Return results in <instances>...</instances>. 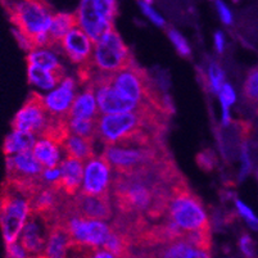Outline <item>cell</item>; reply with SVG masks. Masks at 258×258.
Returning <instances> with one entry per match:
<instances>
[{
  "mask_svg": "<svg viewBox=\"0 0 258 258\" xmlns=\"http://www.w3.org/2000/svg\"><path fill=\"white\" fill-rule=\"evenodd\" d=\"M103 154L112 170L119 173L151 167L172 158L165 135L153 131H143L118 143L105 145Z\"/></svg>",
  "mask_w": 258,
  "mask_h": 258,
  "instance_id": "6da1fadb",
  "label": "cell"
},
{
  "mask_svg": "<svg viewBox=\"0 0 258 258\" xmlns=\"http://www.w3.org/2000/svg\"><path fill=\"white\" fill-rule=\"evenodd\" d=\"M6 7L18 44L31 51L50 48L49 27L53 13L44 0H2Z\"/></svg>",
  "mask_w": 258,
  "mask_h": 258,
  "instance_id": "7a4b0ae2",
  "label": "cell"
},
{
  "mask_svg": "<svg viewBox=\"0 0 258 258\" xmlns=\"http://www.w3.org/2000/svg\"><path fill=\"white\" fill-rule=\"evenodd\" d=\"M35 191L36 189H30L8 179L0 186V227L6 244L20 239L31 212V198Z\"/></svg>",
  "mask_w": 258,
  "mask_h": 258,
  "instance_id": "3957f363",
  "label": "cell"
},
{
  "mask_svg": "<svg viewBox=\"0 0 258 258\" xmlns=\"http://www.w3.org/2000/svg\"><path fill=\"white\" fill-rule=\"evenodd\" d=\"M166 217L184 234L212 229L202 199L190 189L184 176L172 186Z\"/></svg>",
  "mask_w": 258,
  "mask_h": 258,
  "instance_id": "277c9868",
  "label": "cell"
},
{
  "mask_svg": "<svg viewBox=\"0 0 258 258\" xmlns=\"http://www.w3.org/2000/svg\"><path fill=\"white\" fill-rule=\"evenodd\" d=\"M117 13L116 0H81L77 9L79 26L94 43H98L105 32L114 27Z\"/></svg>",
  "mask_w": 258,
  "mask_h": 258,
  "instance_id": "5b68a950",
  "label": "cell"
},
{
  "mask_svg": "<svg viewBox=\"0 0 258 258\" xmlns=\"http://www.w3.org/2000/svg\"><path fill=\"white\" fill-rule=\"evenodd\" d=\"M91 60L98 71L116 72L135 62V58L116 29L112 27L95 43Z\"/></svg>",
  "mask_w": 258,
  "mask_h": 258,
  "instance_id": "8992f818",
  "label": "cell"
},
{
  "mask_svg": "<svg viewBox=\"0 0 258 258\" xmlns=\"http://www.w3.org/2000/svg\"><path fill=\"white\" fill-rule=\"evenodd\" d=\"M51 118L53 116L49 113L43 95H40L36 91H31L25 104L21 107L12 121V128L31 133L39 138L48 127Z\"/></svg>",
  "mask_w": 258,
  "mask_h": 258,
  "instance_id": "52a82bcc",
  "label": "cell"
},
{
  "mask_svg": "<svg viewBox=\"0 0 258 258\" xmlns=\"http://www.w3.org/2000/svg\"><path fill=\"white\" fill-rule=\"evenodd\" d=\"M7 179L30 189H37L43 181L44 166L35 158L32 151L7 156Z\"/></svg>",
  "mask_w": 258,
  "mask_h": 258,
  "instance_id": "ba28073f",
  "label": "cell"
},
{
  "mask_svg": "<svg viewBox=\"0 0 258 258\" xmlns=\"http://www.w3.org/2000/svg\"><path fill=\"white\" fill-rule=\"evenodd\" d=\"M111 171L109 162L102 156H94L84 167V179L81 193L89 196H109L111 191Z\"/></svg>",
  "mask_w": 258,
  "mask_h": 258,
  "instance_id": "9c48e42d",
  "label": "cell"
},
{
  "mask_svg": "<svg viewBox=\"0 0 258 258\" xmlns=\"http://www.w3.org/2000/svg\"><path fill=\"white\" fill-rule=\"evenodd\" d=\"M49 235V225L35 212H30L20 235V243L29 257H43Z\"/></svg>",
  "mask_w": 258,
  "mask_h": 258,
  "instance_id": "30bf717a",
  "label": "cell"
},
{
  "mask_svg": "<svg viewBox=\"0 0 258 258\" xmlns=\"http://www.w3.org/2000/svg\"><path fill=\"white\" fill-rule=\"evenodd\" d=\"M70 207L74 213L86 219L109 221L113 216L109 196H89L81 191L71 197Z\"/></svg>",
  "mask_w": 258,
  "mask_h": 258,
  "instance_id": "8fae6325",
  "label": "cell"
},
{
  "mask_svg": "<svg viewBox=\"0 0 258 258\" xmlns=\"http://www.w3.org/2000/svg\"><path fill=\"white\" fill-rule=\"evenodd\" d=\"M93 40L81 27H74L60 40V51L70 58L72 63L80 66L93 58Z\"/></svg>",
  "mask_w": 258,
  "mask_h": 258,
  "instance_id": "7c38bea8",
  "label": "cell"
},
{
  "mask_svg": "<svg viewBox=\"0 0 258 258\" xmlns=\"http://www.w3.org/2000/svg\"><path fill=\"white\" fill-rule=\"evenodd\" d=\"M76 84L72 77H64L58 89L44 97L49 113L54 117H67L75 100Z\"/></svg>",
  "mask_w": 258,
  "mask_h": 258,
  "instance_id": "4fadbf2b",
  "label": "cell"
},
{
  "mask_svg": "<svg viewBox=\"0 0 258 258\" xmlns=\"http://www.w3.org/2000/svg\"><path fill=\"white\" fill-rule=\"evenodd\" d=\"M60 176L54 185L60 189L66 196L74 197L81 189L84 179V162L74 157L66 156L59 163Z\"/></svg>",
  "mask_w": 258,
  "mask_h": 258,
  "instance_id": "5bb4252c",
  "label": "cell"
},
{
  "mask_svg": "<svg viewBox=\"0 0 258 258\" xmlns=\"http://www.w3.org/2000/svg\"><path fill=\"white\" fill-rule=\"evenodd\" d=\"M71 235L62 221L49 226L48 241L44 249L43 258H60L69 254L71 247Z\"/></svg>",
  "mask_w": 258,
  "mask_h": 258,
  "instance_id": "9a60e30c",
  "label": "cell"
},
{
  "mask_svg": "<svg viewBox=\"0 0 258 258\" xmlns=\"http://www.w3.org/2000/svg\"><path fill=\"white\" fill-rule=\"evenodd\" d=\"M99 109L95 103V90L93 83L84 86L83 93L75 98L72 107L69 112V118H98Z\"/></svg>",
  "mask_w": 258,
  "mask_h": 258,
  "instance_id": "2e32d148",
  "label": "cell"
},
{
  "mask_svg": "<svg viewBox=\"0 0 258 258\" xmlns=\"http://www.w3.org/2000/svg\"><path fill=\"white\" fill-rule=\"evenodd\" d=\"M27 79L30 85L50 90L62 83L64 70H46L34 63H27Z\"/></svg>",
  "mask_w": 258,
  "mask_h": 258,
  "instance_id": "e0dca14e",
  "label": "cell"
},
{
  "mask_svg": "<svg viewBox=\"0 0 258 258\" xmlns=\"http://www.w3.org/2000/svg\"><path fill=\"white\" fill-rule=\"evenodd\" d=\"M76 26H79L77 12H75V13H57L55 16H53L48 31L49 41H50V48L49 49L60 50V40L70 30L76 27Z\"/></svg>",
  "mask_w": 258,
  "mask_h": 258,
  "instance_id": "ac0fdd59",
  "label": "cell"
},
{
  "mask_svg": "<svg viewBox=\"0 0 258 258\" xmlns=\"http://www.w3.org/2000/svg\"><path fill=\"white\" fill-rule=\"evenodd\" d=\"M94 142L95 140L86 139V138L79 137L76 134H70V137L62 145L66 156L74 157V158L83 161L86 163L90 158L95 156L94 153Z\"/></svg>",
  "mask_w": 258,
  "mask_h": 258,
  "instance_id": "d6986e66",
  "label": "cell"
},
{
  "mask_svg": "<svg viewBox=\"0 0 258 258\" xmlns=\"http://www.w3.org/2000/svg\"><path fill=\"white\" fill-rule=\"evenodd\" d=\"M32 154L45 168L57 167L60 163L59 145L51 140L39 138L32 147Z\"/></svg>",
  "mask_w": 258,
  "mask_h": 258,
  "instance_id": "ffe728a7",
  "label": "cell"
},
{
  "mask_svg": "<svg viewBox=\"0 0 258 258\" xmlns=\"http://www.w3.org/2000/svg\"><path fill=\"white\" fill-rule=\"evenodd\" d=\"M35 142L36 140H35L34 134L13 130V133L9 134L4 140L3 153L7 157L12 156V154L22 153V152L32 151Z\"/></svg>",
  "mask_w": 258,
  "mask_h": 258,
  "instance_id": "44dd1931",
  "label": "cell"
},
{
  "mask_svg": "<svg viewBox=\"0 0 258 258\" xmlns=\"http://www.w3.org/2000/svg\"><path fill=\"white\" fill-rule=\"evenodd\" d=\"M27 63H34V64L44 67L46 70H64L58 59L55 58L51 51L45 50V49H34L29 51V55L26 58Z\"/></svg>",
  "mask_w": 258,
  "mask_h": 258,
  "instance_id": "7402d4cb",
  "label": "cell"
},
{
  "mask_svg": "<svg viewBox=\"0 0 258 258\" xmlns=\"http://www.w3.org/2000/svg\"><path fill=\"white\" fill-rule=\"evenodd\" d=\"M72 134L86 139H97V118H69Z\"/></svg>",
  "mask_w": 258,
  "mask_h": 258,
  "instance_id": "603a6c76",
  "label": "cell"
},
{
  "mask_svg": "<svg viewBox=\"0 0 258 258\" xmlns=\"http://www.w3.org/2000/svg\"><path fill=\"white\" fill-rule=\"evenodd\" d=\"M243 94L245 100L252 104H258V67L248 74L243 86Z\"/></svg>",
  "mask_w": 258,
  "mask_h": 258,
  "instance_id": "cb8c5ba5",
  "label": "cell"
},
{
  "mask_svg": "<svg viewBox=\"0 0 258 258\" xmlns=\"http://www.w3.org/2000/svg\"><path fill=\"white\" fill-rule=\"evenodd\" d=\"M219 94L222 105V122H224L225 126H227L230 123L229 107L235 102V91H234V89L229 84H224L222 88L220 89Z\"/></svg>",
  "mask_w": 258,
  "mask_h": 258,
  "instance_id": "d4e9b609",
  "label": "cell"
},
{
  "mask_svg": "<svg viewBox=\"0 0 258 258\" xmlns=\"http://www.w3.org/2000/svg\"><path fill=\"white\" fill-rule=\"evenodd\" d=\"M225 75L219 63L211 62L208 67V83H210V89L213 93H219L220 89L224 85Z\"/></svg>",
  "mask_w": 258,
  "mask_h": 258,
  "instance_id": "484cf974",
  "label": "cell"
},
{
  "mask_svg": "<svg viewBox=\"0 0 258 258\" xmlns=\"http://www.w3.org/2000/svg\"><path fill=\"white\" fill-rule=\"evenodd\" d=\"M168 37H170V40L175 45L176 50L179 51L181 57H189L190 54H191V50H190L189 45H187L186 40L184 39V36L180 32L176 31L175 29H170L168 30Z\"/></svg>",
  "mask_w": 258,
  "mask_h": 258,
  "instance_id": "4316f807",
  "label": "cell"
},
{
  "mask_svg": "<svg viewBox=\"0 0 258 258\" xmlns=\"http://www.w3.org/2000/svg\"><path fill=\"white\" fill-rule=\"evenodd\" d=\"M235 206L239 215H240L245 221H247V224L249 225L253 230L258 231V219L254 216L253 211L250 210L249 207H247V206L244 205L241 201H235Z\"/></svg>",
  "mask_w": 258,
  "mask_h": 258,
  "instance_id": "83f0119b",
  "label": "cell"
},
{
  "mask_svg": "<svg viewBox=\"0 0 258 258\" xmlns=\"http://www.w3.org/2000/svg\"><path fill=\"white\" fill-rule=\"evenodd\" d=\"M197 162H198L199 167L205 171H212L215 168L217 159H216L215 153L212 151H205L198 154L197 157Z\"/></svg>",
  "mask_w": 258,
  "mask_h": 258,
  "instance_id": "f1b7e54d",
  "label": "cell"
},
{
  "mask_svg": "<svg viewBox=\"0 0 258 258\" xmlns=\"http://www.w3.org/2000/svg\"><path fill=\"white\" fill-rule=\"evenodd\" d=\"M139 6L140 8H142V11L144 12V15L147 16V17L149 18L154 25L159 26V27H163V26H165V20H163V18H162L161 16H159L158 13L152 8V4L145 3L144 0H139Z\"/></svg>",
  "mask_w": 258,
  "mask_h": 258,
  "instance_id": "f546056e",
  "label": "cell"
},
{
  "mask_svg": "<svg viewBox=\"0 0 258 258\" xmlns=\"http://www.w3.org/2000/svg\"><path fill=\"white\" fill-rule=\"evenodd\" d=\"M6 252L8 257H15V258L29 257L26 249L22 247V244L18 243V240L15 241V243L6 244Z\"/></svg>",
  "mask_w": 258,
  "mask_h": 258,
  "instance_id": "4dcf8cb0",
  "label": "cell"
},
{
  "mask_svg": "<svg viewBox=\"0 0 258 258\" xmlns=\"http://www.w3.org/2000/svg\"><path fill=\"white\" fill-rule=\"evenodd\" d=\"M239 247H240V250L243 252L244 255H247V257L255 255L254 243H253L252 238L249 235H247V234H244L240 238V240H239Z\"/></svg>",
  "mask_w": 258,
  "mask_h": 258,
  "instance_id": "1f68e13d",
  "label": "cell"
},
{
  "mask_svg": "<svg viewBox=\"0 0 258 258\" xmlns=\"http://www.w3.org/2000/svg\"><path fill=\"white\" fill-rule=\"evenodd\" d=\"M216 7H217V11H219L220 18H221L222 22L227 26L231 25L233 23V15L229 11V8L222 3L221 0H216Z\"/></svg>",
  "mask_w": 258,
  "mask_h": 258,
  "instance_id": "d6a6232c",
  "label": "cell"
},
{
  "mask_svg": "<svg viewBox=\"0 0 258 258\" xmlns=\"http://www.w3.org/2000/svg\"><path fill=\"white\" fill-rule=\"evenodd\" d=\"M60 176V168L58 167H50V168H44L43 172V181L45 184H54V182H57L58 179H59Z\"/></svg>",
  "mask_w": 258,
  "mask_h": 258,
  "instance_id": "836d02e7",
  "label": "cell"
},
{
  "mask_svg": "<svg viewBox=\"0 0 258 258\" xmlns=\"http://www.w3.org/2000/svg\"><path fill=\"white\" fill-rule=\"evenodd\" d=\"M241 159H243V167H241V172H240V179L245 177V176L249 173L250 168H252V163H250L249 156H248V149L247 145L244 144L241 145Z\"/></svg>",
  "mask_w": 258,
  "mask_h": 258,
  "instance_id": "e575fe53",
  "label": "cell"
},
{
  "mask_svg": "<svg viewBox=\"0 0 258 258\" xmlns=\"http://www.w3.org/2000/svg\"><path fill=\"white\" fill-rule=\"evenodd\" d=\"M215 45H216V49H217V51H219L220 54L224 53L225 37H224V34H222V32L217 31L215 34Z\"/></svg>",
  "mask_w": 258,
  "mask_h": 258,
  "instance_id": "d590c367",
  "label": "cell"
},
{
  "mask_svg": "<svg viewBox=\"0 0 258 258\" xmlns=\"http://www.w3.org/2000/svg\"><path fill=\"white\" fill-rule=\"evenodd\" d=\"M257 112H258V108H257Z\"/></svg>",
  "mask_w": 258,
  "mask_h": 258,
  "instance_id": "8d00e7d4",
  "label": "cell"
}]
</instances>
